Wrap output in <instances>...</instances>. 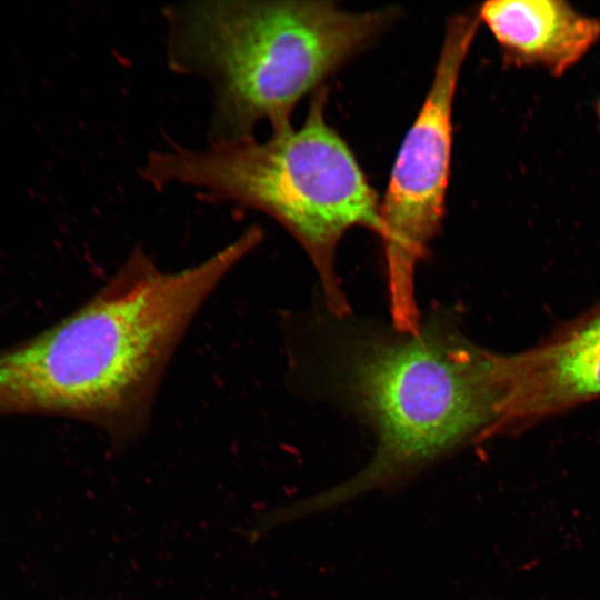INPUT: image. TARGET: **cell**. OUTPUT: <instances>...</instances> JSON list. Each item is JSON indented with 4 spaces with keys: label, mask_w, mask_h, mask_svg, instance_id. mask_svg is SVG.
I'll return each mask as SVG.
<instances>
[{
    "label": "cell",
    "mask_w": 600,
    "mask_h": 600,
    "mask_svg": "<svg viewBox=\"0 0 600 600\" xmlns=\"http://www.w3.org/2000/svg\"><path fill=\"white\" fill-rule=\"evenodd\" d=\"M262 240L250 226L207 259L160 269L134 249L84 303L28 338L39 414L102 429L117 447L149 426L162 376L194 317Z\"/></svg>",
    "instance_id": "obj_1"
},
{
    "label": "cell",
    "mask_w": 600,
    "mask_h": 600,
    "mask_svg": "<svg viewBox=\"0 0 600 600\" xmlns=\"http://www.w3.org/2000/svg\"><path fill=\"white\" fill-rule=\"evenodd\" d=\"M350 12L333 1L209 0L162 9L166 59L177 74L211 89L210 143L291 126L296 104L396 17Z\"/></svg>",
    "instance_id": "obj_2"
},
{
    "label": "cell",
    "mask_w": 600,
    "mask_h": 600,
    "mask_svg": "<svg viewBox=\"0 0 600 600\" xmlns=\"http://www.w3.org/2000/svg\"><path fill=\"white\" fill-rule=\"evenodd\" d=\"M324 87L304 122L256 137L190 148L170 143L147 153L139 174L151 187H183L201 200L261 211L300 243L320 278L329 310L349 312L336 273V250L352 227L380 236L379 198L352 151L324 117Z\"/></svg>",
    "instance_id": "obj_3"
},
{
    "label": "cell",
    "mask_w": 600,
    "mask_h": 600,
    "mask_svg": "<svg viewBox=\"0 0 600 600\" xmlns=\"http://www.w3.org/2000/svg\"><path fill=\"white\" fill-rule=\"evenodd\" d=\"M396 331L352 337L337 364L340 390L378 439L361 482L503 433L504 354L478 347L442 318Z\"/></svg>",
    "instance_id": "obj_4"
},
{
    "label": "cell",
    "mask_w": 600,
    "mask_h": 600,
    "mask_svg": "<svg viewBox=\"0 0 600 600\" xmlns=\"http://www.w3.org/2000/svg\"><path fill=\"white\" fill-rule=\"evenodd\" d=\"M480 22L478 9L449 18L430 89L402 141L380 203L390 313L398 331L412 332L421 323L414 272L443 220L453 99Z\"/></svg>",
    "instance_id": "obj_5"
},
{
    "label": "cell",
    "mask_w": 600,
    "mask_h": 600,
    "mask_svg": "<svg viewBox=\"0 0 600 600\" xmlns=\"http://www.w3.org/2000/svg\"><path fill=\"white\" fill-rule=\"evenodd\" d=\"M504 432L600 397V303L526 351L504 354Z\"/></svg>",
    "instance_id": "obj_6"
},
{
    "label": "cell",
    "mask_w": 600,
    "mask_h": 600,
    "mask_svg": "<svg viewBox=\"0 0 600 600\" xmlns=\"http://www.w3.org/2000/svg\"><path fill=\"white\" fill-rule=\"evenodd\" d=\"M506 66H539L560 77L600 38V20L561 0H499L478 8Z\"/></svg>",
    "instance_id": "obj_7"
},
{
    "label": "cell",
    "mask_w": 600,
    "mask_h": 600,
    "mask_svg": "<svg viewBox=\"0 0 600 600\" xmlns=\"http://www.w3.org/2000/svg\"><path fill=\"white\" fill-rule=\"evenodd\" d=\"M597 116H598V120H599V129H600V99L597 103Z\"/></svg>",
    "instance_id": "obj_8"
}]
</instances>
